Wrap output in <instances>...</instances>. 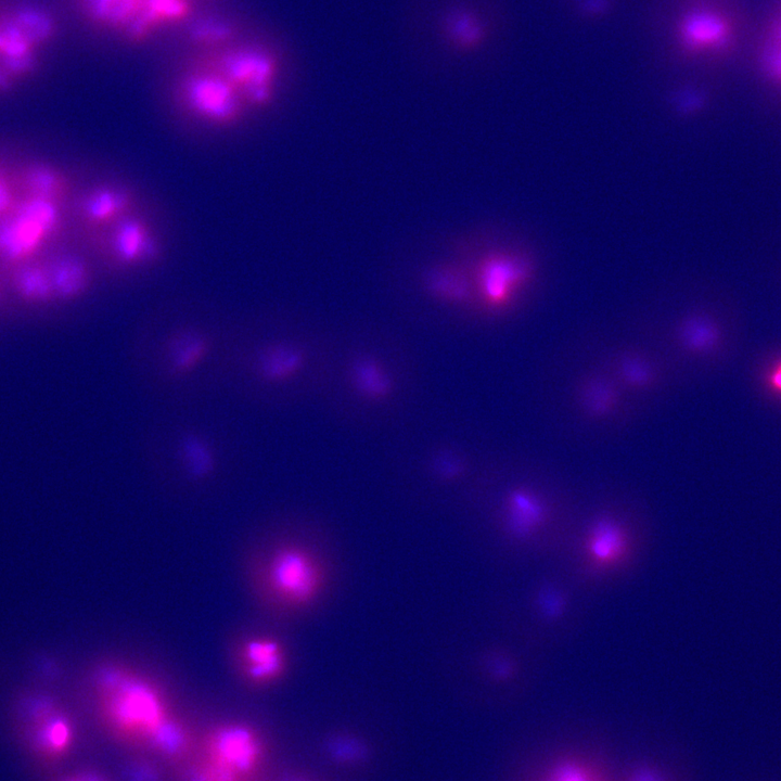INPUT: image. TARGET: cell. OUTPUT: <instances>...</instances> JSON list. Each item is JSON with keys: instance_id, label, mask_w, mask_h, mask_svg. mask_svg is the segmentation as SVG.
I'll return each mask as SVG.
<instances>
[{"instance_id": "cell-1", "label": "cell", "mask_w": 781, "mask_h": 781, "mask_svg": "<svg viewBox=\"0 0 781 781\" xmlns=\"http://www.w3.org/2000/svg\"><path fill=\"white\" fill-rule=\"evenodd\" d=\"M508 0H408L404 42L425 57L471 63L501 54L511 43Z\"/></svg>"}, {"instance_id": "cell-2", "label": "cell", "mask_w": 781, "mask_h": 781, "mask_svg": "<svg viewBox=\"0 0 781 781\" xmlns=\"http://www.w3.org/2000/svg\"><path fill=\"white\" fill-rule=\"evenodd\" d=\"M642 26L657 57L677 67L717 64L738 43V17L728 0H648Z\"/></svg>"}, {"instance_id": "cell-3", "label": "cell", "mask_w": 781, "mask_h": 781, "mask_svg": "<svg viewBox=\"0 0 781 781\" xmlns=\"http://www.w3.org/2000/svg\"><path fill=\"white\" fill-rule=\"evenodd\" d=\"M99 724L119 744L146 751L161 727L175 714L163 691L127 668L104 666L93 679Z\"/></svg>"}, {"instance_id": "cell-4", "label": "cell", "mask_w": 781, "mask_h": 781, "mask_svg": "<svg viewBox=\"0 0 781 781\" xmlns=\"http://www.w3.org/2000/svg\"><path fill=\"white\" fill-rule=\"evenodd\" d=\"M10 728L18 747L37 767L53 770L73 753L78 730L68 709L43 689H26L10 708Z\"/></svg>"}, {"instance_id": "cell-5", "label": "cell", "mask_w": 781, "mask_h": 781, "mask_svg": "<svg viewBox=\"0 0 781 781\" xmlns=\"http://www.w3.org/2000/svg\"><path fill=\"white\" fill-rule=\"evenodd\" d=\"M190 61L220 74L235 89L249 112L272 106L285 69L283 52L272 41L236 40L218 49L197 51Z\"/></svg>"}, {"instance_id": "cell-6", "label": "cell", "mask_w": 781, "mask_h": 781, "mask_svg": "<svg viewBox=\"0 0 781 781\" xmlns=\"http://www.w3.org/2000/svg\"><path fill=\"white\" fill-rule=\"evenodd\" d=\"M53 16L26 2L0 4V95L30 78L55 35Z\"/></svg>"}, {"instance_id": "cell-7", "label": "cell", "mask_w": 781, "mask_h": 781, "mask_svg": "<svg viewBox=\"0 0 781 781\" xmlns=\"http://www.w3.org/2000/svg\"><path fill=\"white\" fill-rule=\"evenodd\" d=\"M64 227L65 206L20 196L14 208L0 218V267L8 270L44 254Z\"/></svg>"}, {"instance_id": "cell-8", "label": "cell", "mask_w": 781, "mask_h": 781, "mask_svg": "<svg viewBox=\"0 0 781 781\" xmlns=\"http://www.w3.org/2000/svg\"><path fill=\"white\" fill-rule=\"evenodd\" d=\"M172 95L183 113L213 128H234L251 113L220 74L192 61L176 78Z\"/></svg>"}, {"instance_id": "cell-9", "label": "cell", "mask_w": 781, "mask_h": 781, "mask_svg": "<svg viewBox=\"0 0 781 781\" xmlns=\"http://www.w3.org/2000/svg\"><path fill=\"white\" fill-rule=\"evenodd\" d=\"M325 571L320 559L297 545L277 548L265 568V585L271 599L286 609H303L321 594Z\"/></svg>"}, {"instance_id": "cell-10", "label": "cell", "mask_w": 781, "mask_h": 781, "mask_svg": "<svg viewBox=\"0 0 781 781\" xmlns=\"http://www.w3.org/2000/svg\"><path fill=\"white\" fill-rule=\"evenodd\" d=\"M85 241L107 267L116 270L153 265L164 253L156 227L139 210Z\"/></svg>"}, {"instance_id": "cell-11", "label": "cell", "mask_w": 781, "mask_h": 781, "mask_svg": "<svg viewBox=\"0 0 781 781\" xmlns=\"http://www.w3.org/2000/svg\"><path fill=\"white\" fill-rule=\"evenodd\" d=\"M535 272L527 253L505 247L487 251L471 274L475 299L487 310H502L529 286Z\"/></svg>"}, {"instance_id": "cell-12", "label": "cell", "mask_w": 781, "mask_h": 781, "mask_svg": "<svg viewBox=\"0 0 781 781\" xmlns=\"http://www.w3.org/2000/svg\"><path fill=\"white\" fill-rule=\"evenodd\" d=\"M196 755L243 781H251L265 764L267 745L255 727L231 720L209 727L199 738Z\"/></svg>"}, {"instance_id": "cell-13", "label": "cell", "mask_w": 781, "mask_h": 781, "mask_svg": "<svg viewBox=\"0 0 781 781\" xmlns=\"http://www.w3.org/2000/svg\"><path fill=\"white\" fill-rule=\"evenodd\" d=\"M72 215L84 238L97 234L139 210V196L129 185L104 181L76 192Z\"/></svg>"}, {"instance_id": "cell-14", "label": "cell", "mask_w": 781, "mask_h": 781, "mask_svg": "<svg viewBox=\"0 0 781 781\" xmlns=\"http://www.w3.org/2000/svg\"><path fill=\"white\" fill-rule=\"evenodd\" d=\"M158 371L166 382H185L208 364L215 348L213 335L200 325H178L161 341Z\"/></svg>"}, {"instance_id": "cell-15", "label": "cell", "mask_w": 781, "mask_h": 781, "mask_svg": "<svg viewBox=\"0 0 781 781\" xmlns=\"http://www.w3.org/2000/svg\"><path fill=\"white\" fill-rule=\"evenodd\" d=\"M631 537L616 516L602 513L587 529L582 553L591 573H607L623 566L631 554Z\"/></svg>"}, {"instance_id": "cell-16", "label": "cell", "mask_w": 781, "mask_h": 781, "mask_svg": "<svg viewBox=\"0 0 781 781\" xmlns=\"http://www.w3.org/2000/svg\"><path fill=\"white\" fill-rule=\"evenodd\" d=\"M307 359V351L302 345L286 340H272L251 354L245 372L251 381L264 386H282L304 371Z\"/></svg>"}, {"instance_id": "cell-17", "label": "cell", "mask_w": 781, "mask_h": 781, "mask_svg": "<svg viewBox=\"0 0 781 781\" xmlns=\"http://www.w3.org/2000/svg\"><path fill=\"white\" fill-rule=\"evenodd\" d=\"M240 676L253 687L265 688L277 683L287 670L285 646L270 636H254L240 645L236 654Z\"/></svg>"}, {"instance_id": "cell-18", "label": "cell", "mask_w": 781, "mask_h": 781, "mask_svg": "<svg viewBox=\"0 0 781 781\" xmlns=\"http://www.w3.org/2000/svg\"><path fill=\"white\" fill-rule=\"evenodd\" d=\"M20 196L37 197L63 206L76 194L72 176L62 167L44 161H27L10 168Z\"/></svg>"}, {"instance_id": "cell-19", "label": "cell", "mask_w": 781, "mask_h": 781, "mask_svg": "<svg viewBox=\"0 0 781 781\" xmlns=\"http://www.w3.org/2000/svg\"><path fill=\"white\" fill-rule=\"evenodd\" d=\"M615 770L588 751L559 752L547 759L527 781H614Z\"/></svg>"}, {"instance_id": "cell-20", "label": "cell", "mask_w": 781, "mask_h": 781, "mask_svg": "<svg viewBox=\"0 0 781 781\" xmlns=\"http://www.w3.org/2000/svg\"><path fill=\"white\" fill-rule=\"evenodd\" d=\"M56 303L73 302L86 295L93 283L90 263L74 252L46 253Z\"/></svg>"}, {"instance_id": "cell-21", "label": "cell", "mask_w": 781, "mask_h": 781, "mask_svg": "<svg viewBox=\"0 0 781 781\" xmlns=\"http://www.w3.org/2000/svg\"><path fill=\"white\" fill-rule=\"evenodd\" d=\"M192 11L193 0H142L136 18L121 35L131 43L143 42L162 28L187 23Z\"/></svg>"}, {"instance_id": "cell-22", "label": "cell", "mask_w": 781, "mask_h": 781, "mask_svg": "<svg viewBox=\"0 0 781 781\" xmlns=\"http://www.w3.org/2000/svg\"><path fill=\"white\" fill-rule=\"evenodd\" d=\"M503 510L507 528L518 540L534 537L547 522V502L528 486L512 488L504 497Z\"/></svg>"}, {"instance_id": "cell-23", "label": "cell", "mask_w": 781, "mask_h": 781, "mask_svg": "<svg viewBox=\"0 0 781 781\" xmlns=\"http://www.w3.org/2000/svg\"><path fill=\"white\" fill-rule=\"evenodd\" d=\"M348 380L356 395L368 402H382L395 390L393 374L374 355L356 356L348 368Z\"/></svg>"}, {"instance_id": "cell-24", "label": "cell", "mask_w": 781, "mask_h": 781, "mask_svg": "<svg viewBox=\"0 0 781 781\" xmlns=\"http://www.w3.org/2000/svg\"><path fill=\"white\" fill-rule=\"evenodd\" d=\"M46 253L7 270L10 289L26 304L56 303Z\"/></svg>"}, {"instance_id": "cell-25", "label": "cell", "mask_w": 781, "mask_h": 781, "mask_svg": "<svg viewBox=\"0 0 781 781\" xmlns=\"http://www.w3.org/2000/svg\"><path fill=\"white\" fill-rule=\"evenodd\" d=\"M199 738L176 713L153 737L145 752L171 764L182 765L197 752Z\"/></svg>"}, {"instance_id": "cell-26", "label": "cell", "mask_w": 781, "mask_h": 781, "mask_svg": "<svg viewBox=\"0 0 781 781\" xmlns=\"http://www.w3.org/2000/svg\"><path fill=\"white\" fill-rule=\"evenodd\" d=\"M184 35L197 51L214 50L239 40V25L223 14L206 13L192 16L187 22Z\"/></svg>"}, {"instance_id": "cell-27", "label": "cell", "mask_w": 781, "mask_h": 781, "mask_svg": "<svg viewBox=\"0 0 781 781\" xmlns=\"http://www.w3.org/2000/svg\"><path fill=\"white\" fill-rule=\"evenodd\" d=\"M425 289L436 299L446 304H468L473 298L472 276L454 265H439L425 276Z\"/></svg>"}, {"instance_id": "cell-28", "label": "cell", "mask_w": 781, "mask_h": 781, "mask_svg": "<svg viewBox=\"0 0 781 781\" xmlns=\"http://www.w3.org/2000/svg\"><path fill=\"white\" fill-rule=\"evenodd\" d=\"M142 0H78L84 15L95 26L123 34L136 18Z\"/></svg>"}, {"instance_id": "cell-29", "label": "cell", "mask_w": 781, "mask_h": 781, "mask_svg": "<svg viewBox=\"0 0 781 781\" xmlns=\"http://www.w3.org/2000/svg\"><path fill=\"white\" fill-rule=\"evenodd\" d=\"M579 402L582 410L593 419L611 417L620 404L617 383L601 375L587 377L579 390Z\"/></svg>"}, {"instance_id": "cell-30", "label": "cell", "mask_w": 781, "mask_h": 781, "mask_svg": "<svg viewBox=\"0 0 781 781\" xmlns=\"http://www.w3.org/2000/svg\"><path fill=\"white\" fill-rule=\"evenodd\" d=\"M677 340L686 350L704 354L716 346L719 331L716 324L705 316H688L677 325Z\"/></svg>"}, {"instance_id": "cell-31", "label": "cell", "mask_w": 781, "mask_h": 781, "mask_svg": "<svg viewBox=\"0 0 781 781\" xmlns=\"http://www.w3.org/2000/svg\"><path fill=\"white\" fill-rule=\"evenodd\" d=\"M616 382L627 388L642 392L651 389L657 382V373L651 360L639 353L625 351L616 357Z\"/></svg>"}, {"instance_id": "cell-32", "label": "cell", "mask_w": 781, "mask_h": 781, "mask_svg": "<svg viewBox=\"0 0 781 781\" xmlns=\"http://www.w3.org/2000/svg\"><path fill=\"white\" fill-rule=\"evenodd\" d=\"M759 64L765 76L776 87L781 88V4L764 29Z\"/></svg>"}, {"instance_id": "cell-33", "label": "cell", "mask_w": 781, "mask_h": 781, "mask_svg": "<svg viewBox=\"0 0 781 781\" xmlns=\"http://www.w3.org/2000/svg\"><path fill=\"white\" fill-rule=\"evenodd\" d=\"M614 781H676V779L665 764L645 758L615 770Z\"/></svg>"}, {"instance_id": "cell-34", "label": "cell", "mask_w": 781, "mask_h": 781, "mask_svg": "<svg viewBox=\"0 0 781 781\" xmlns=\"http://www.w3.org/2000/svg\"><path fill=\"white\" fill-rule=\"evenodd\" d=\"M179 779L180 781H243L197 755L181 765Z\"/></svg>"}, {"instance_id": "cell-35", "label": "cell", "mask_w": 781, "mask_h": 781, "mask_svg": "<svg viewBox=\"0 0 781 781\" xmlns=\"http://www.w3.org/2000/svg\"><path fill=\"white\" fill-rule=\"evenodd\" d=\"M18 199L10 168L0 164V218L14 208Z\"/></svg>"}, {"instance_id": "cell-36", "label": "cell", "mask_w": 781, "mask_h": 781, "mask_svg": "<svg viewBox=\"0 0 781 781\" xmlns=\"http://www.w3.org/2000/svg\"><path fill=\"white\" fill-rule=\"evenodd\" d=\"M48 781H114L105 771L94 767H80L59 771L50 776Z\"/></svg>"}, {"instance_id": "cell-37", "label": "cell", "mask_w": 781, "mask_h": 781, "mask_svg": "<svg viewBox=\"0 0 781 781\" xmlns=\"http://www.w3.org/2000/svg\"><path fill=\"white\" fill-rule=\"evenodd\" d=\"M540 605L546 616L555 618L563 612L564 600L553 589H547L540 596Z\"/></svg>"}, {"instance_id": "cell-38", "label": "cell", "mask_w": 781, "mask_h": 781, "mask_svg": "<svg viewBox=\"0 0 781 781\" xmlns=\"http://www.w3.org/2000/svg\"><path fill=\"white\" fill-rule=\"evenodd\" d=\"M567 9L593 10L619 5L622 0H563Z\"/></svg>"}, {"instance_id": "cell-39", "label": "cell", "mask_w": 781, "mask_h": 781, "mask_svg": "<svg viewBox=\"0 0 781 781\" xmlns=\"http://www.w3.org/2000/svg\"><path fill=\"white\" fill-rule=\"evenodd\" d=\"M769 381L774 389L781 392V361L774 367Z\"/></svg>"}, {"instance_id": "cell-40", "label": "cell", "mask_w": 781, "mask_h": 781, "mask_svg": "<svg viewBox=\"0 0 781 781\" xmlns=\"http://www.w3.org/2000/svg\"><path fill=\"white\" fill-rule=\"evenodd\" d=\"M2 289H3V280H2V278L0 277V295H1Z\"/></svg>"}]
</instances>
